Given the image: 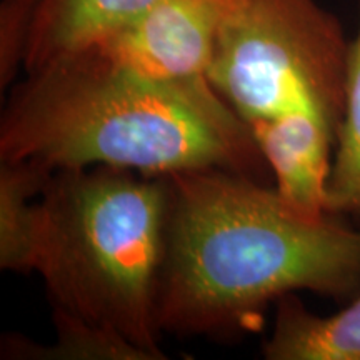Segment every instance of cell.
<instances>
[{
	"label": "cell",
	"instance_id": "6da1fadb",
	"mask_svg": "<svg viewBox=\"0 0 360 360\" xmlns=\"http://www.w3.org/2000/svg\"><path fill=\"white\" fill-rule=\"evenodd\" d=\"M169 215L157 322L175 335L255 332L294 292L360 294V231L314 217L276 187L229 170L167 175Z\"/></svg>",
	"mask_w": 360,
	"mask_h": 360
},
{
	"label": "cell",
	"instance_id": "277c9868",
	"mask_svg": "<svg viewBox=\"0 0 360 360\" xmlns=\"http://www.w3.org/2000/svg\"><path fill=\"white\" fill-rule=\"evenodd\" d=\"M167 175L114 167L53 172L42 202L37 272L52 309L120 332L164 360L157 300L169 215Z\"/></svg>",
	"mask_w": 360,
	"mask_h": 360
},
{
	"label": "cell",
	"instance_id": "30bf717a",
	"mask_svg": "<svg viewBox=\"0 0 360 360\" xmlns=\"http://www.w3.org/2000/svg\"><path fill=\"white\" fill-rule=\"evenodd\" d=\"M326 210L337 217H360V0L357 34L349 49L344 117L327 179Z\"/></svg>",
	"mask_w": 360,
	"mask_h": 360
},
{
	"label": "cell",
	"instance_id": "7a4b0ae2",
	"mask_svg": "<svg viewBox=\"0 0 360 360\" xmlns=\"http://www.w3.org/2000/svg\"><path fill=\"white\" fill-rule=\"evenodd\" d=\"M0 159L162 177L219 169L255 179L269 167L207 77H147L92 51L25 72L0 122Z\"/></svg>",
	"mask_w": 360,
	"mask_h": 360
},
{
	"label": "cell",
	"instance_id": "3957f363",
	"mask_svg": "<svg viewBox=\"0 0 360 360\" xmlns=\"http://www.w3.org/2000/svg\"><path fill=\"white\" fill-rule=\"evenodd\" d=\"M349 49L340 20L317 0H240L207 70L254 135L277 191L302 209L326 200Z\"/></svg>",
	"mask_w": 360,
	"mask_h": 360
},
{
	"label": "cell",
	"instance_id": "5b68a950",
	"mask_svg": "<svg viewBox=\"0 0 360 360\" xmlns=\"http://www.w3.org/2000/svg\"><path fill=\"white\" fill-rule=\"evenodd\" d=\"M238 4L240 0H159L89 51L147 77H207L222 27Z\"/></svg>",
	"mask_w": 360,
	"mask_h": 360
},
{
	"label": "cell",
	"instance_id": "8992f818",
	"mask_svg": "<svg viewBox=\"0 0 360 360\" xmlns=\"http://www.w3.org/2000/svg\"><path fill=\"white\" fill-rule=\"evenodd\" d=\"M159 0H39L25 72L96 47Z\"/></svg>",
	"mask_w": 360,
	"mask_h": 360
},
{
	"label": "cell",
	"instance_id": "52a82bcc",
	"mask_svg": "<svg viewBox=\"0 0 360 360\" xmlns=\"http://www.w3.org/2000/svg\"><path fill=\"white\" fill-rule=\"evenodd\" d=\"M262 355L267 360H360V294L327 317L310 312L294 294L282 297Z\"/></svg>",
	"mask_w": 360,
	"mask_h": 360
},
{
	"label": "cell",
	"instance_id": "9c48e42d",
	"mask_svg": "<svg viewBox=\"0 0 360 360\" xmlns=\"http://www.w3.org/2000/svg\"><path fill=\"white\" fill-rule=\"evenodd\" d=\"M56 342L44 345L22 335L2 340V359L19 360H152L114 328L52 309Z\"/></svg>",
	"mask_w": 360,
	"mask_h": 360
},
{
	"label": "cell",
	"instance_id": "ba28073f",
	"mask_svg": "<svg viewBox=\"0 0 360 360\" xmlns=\"http://www.w3.org/2000/svg\"><path fill=\"white\" fill-rule=\"evenodd\" d=\"M49 169L35 162H2L0 167V267L37 272L45 232L42 192Z\"/></svg>",
	"mask_w": 360,
	"mask_h": 360
},
{
	"label": "cell",
	"instance_id": "8fae6325",
	"mask_svg": "<svg viewBox=\"0 0 360 360\" xmlns=\"http://www.w3.org/2000/svg\"><path fill=\"white\" fill-rule=\"evenodd\" d=\"M39 0L0 2V89L6 90L25 69Z\"/></svg>",
	"mask_w": 360,
	"mask_h": 360
}]
</instances>
